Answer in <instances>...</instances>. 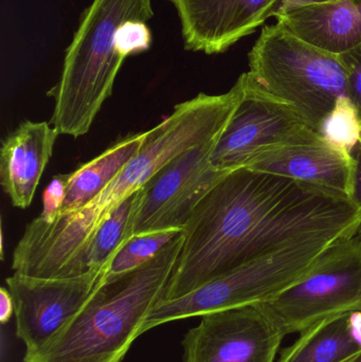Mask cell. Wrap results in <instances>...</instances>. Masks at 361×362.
<instances>
[{
    "label": "cell",
    "instance_id": "cell-26",
    "mask_svg": "<svg viewBox=\"0 0 361 362\" xmlns=\"http://www.w3.org/2000/svg\"><path fill=\"white\" fill-rule=\"evenodd\" d=\"M331 0H282L281 4L278 8L275 17L299 6H312V4H324Z\"/></svg>",
    "mask_w": 361,
    "mask_h": 362
},
{
    "label": "cell",
    "instance_id": "cell-12",
    "mask_svg": "<svg viewBox=\"0 0 361 362\" xmlns=\"http://www.w3.org/2000/svg\"><path fill=\"white\" fill-rule=\"evenodd\" d=\"M182 23L184 48L220 54L275 16L282 0H169Z\"/></svg>",
    "mask_w": 361,
    "mask_h": 362
},
{
    "label": "cell",
    "instance_id": "cell-11",
    "mask_svg": "<svg viewBox=\"0 0 361 362\" xmlns=\"http://www.w3.org/2000/svg\"><path fill=\"white\" fill-rule=\"evenodd\" d=\"M201 317L182 340L184 362H275L285 337L259 305Z\"/></svg>",
    "mask_w": 361,
    "mask_h": 362
},
{
    "label": "cell",
    "instance_id": "cell-20",
    "mask_svg": "<svg viewBox=\"0 0 361 362\" xmlns=\"http://www.w3.org/2000/svg\"><path fill=\"white\" fill-rule=\"evenodd\" d=\"M329 144L351 153L360 141L361 122L357 110L349 97L341 98L320 129Z\"/></svg>",
    "mask_w": 361,
    "mask_h": 362
},
{
    "label": "cell",
    "instance_id": "cell-6",
    "mask_svg": "<svg viewBox=\"0 0 361 362\" xmlns=\"http://www.w3.org/2000/svg\"><path fill=\"white\" fill-rule=\"evenodd\" d=\"M343 240L348 238H320L298 243L223 274L184 297L160 301L144 322L142 334L172 321L269 301L304 278Z\"/></svg>",
    "mask_w": 361,
    "mask_h": 362
},
{
    "label": "cell",
    "instance_id": "cell-17",
    "mask_svg": "<svg viewBox=\"0 0 361 362\" xmlns=\"http://www.w3.org/2000/svg\"><path fill=\"white\" fill-rule=\"evenodd\" d=\"M350 315L330 317L305 329L277 362H343L360 354L350 329Z\"/></svg>",
    "mask_w": 361,
    "mask_h": 362
},
{
    "label": "cell",
    "instance_id": "cell-19",
    "mask_svg": "<svg viewBox=\"0 0 361 362\" xmlns=\"http://www.w3.org/2000/svg\"><path fill=\"white\" fill-rule=\"evenodd\" d=\"M182 231L178 230H170L133 236L114 255L106 272L104 283L108 284L135 272L154 259Z\"/></svg>",
    "mask_w": 361,
    "mask_h": 362
},
{
    "label": "cell",
    "instance_id": "cell-25",
    "mask_svg": "<svg viewBox=\"0 0 361 362\" xmlns=\"http://www.w3.org/2000/svg\"><path fill=\"white\" fill-rule=\"evenodd\" d=\"M15 314L14 301L10 291L6 287L0 288V322L6 325Z\"/></svg>",
    "mask_w": 361,
    "mask_h": 362
},
{
    "label": "cell",
    "instance_id": "cell-18",
    "mask_svg": "<svg viewBox=\"0 0 361 362\" xmlns=\"http://www.w3.org/2000/svg\"><path fill=\"white\" fill-rule=\"evenodd\" d=\"M140 202V189L118 204L97 227L86 253L91 270L108 269L114 255L133 238V225Z\"/></svg>",
    "mask_w": 361,
    "mask_h": 362
},
{
    "label": "cell",
    "instance_id": "cell-7",
    "mask_svg": "<svg viewBox=\"0 0 361 362\" xmlns=\"http://www.w3.org/2000/svg\"><path fill=\"white\" fill-rule=\"evenodd\" d=\"M259 306L284 336L361 312L360 236L335 244L304 278Z\"/></svg>",
    "mask_w": 361,
    "mask_h": 362
},
{
    "label": "cell",
    "instance_id": "cell-22",
    "mask_svg": "<svg viewBox=\"0 0 361 362\" xmlns=\"http://www.w3.org/2000/svg\"><path fill=\"white\" fill-rule=\"evenodd\" d=\"M69 180L70 173L59 174L52 178L42 195V212L40 213V218L51 223L61 214L67 196Z\"/></svg>",
    "mask_w": 361,
    "mask_h": 362
},
{
    "label": "cell",
    "instance_id": "cell-15",
    "mask_svg": "<svg viewBox=\"0 0 361 362\" xmlns=\"http://www.w3.org/2000/svg\"><path fill=\"white\" fill-rule=\"evenodd\" d=\"M278 25L303 42L334 55L361 44V0H331L277 16Z\"/></svg>",
    "mask_w": 361,
    "mask_h": 362
},
{
    "label": "cell",
    "instance_id": "cell-2",
    "mask_svg": "<svg viewBox=\"0 0 361 362\" xmlns=\"http://www.w3.org/2000/svg\"><path fill=\"white\" fill-rule=\"evenodd\" d=\"M243 95L244 85L239 78L228 93H199L177 104L162 122L146 132L139 152L93 202L51 223L40 216L34 218L13 252L12 269L42 279L72 278L89 272L87 249L105 217L172 159L218 139Z\"/></svg>",
    "mask_w": 361,
    "mask_h": 362
},
{
    "label": "cell",
    "instance_id": "cell-21",
    "mask_svg": "<svg viewBox=\"0 0 361 362\" xmlns=\"http://www.w3.org/2000/svg\"><path fill=\"white\" fill-rule=\"evenodd\" d=\"M118 42L121 52L127 57L148 50L152 42V34L146 21H129L119 29Z\"/></svg>",
    "mask_w": 361,
    "mask_h": 362
},
{
    "label": "cell",
    "instance_id": "cell-13",
    "mask_svg": "<svg viewBox=\"0 0 361 362\" xmlns=\"http://www.w3.org/2000/svg\"><path fill=\"white\" fill-rule=\"evenodd\" d=\"M59 134L48 122L25 121L0 150V183L13 206L29 208Z\"/></svg>",
    "mask_w": 361,
    "mask_h": 362
},
{
    "label": "cell",
    "instance_id": "cell-1",
    "mask_svg": "<svg viewBox=\"0 0 361 362\" xmlns=\"http://www.w3.org/2000/svg\"><path fill=\"white\" fill-rule=\"evenodd\" d=\"M361 206L343 194L267 172H229L184 226V245L161 301L305 240L350 238Z\"/></svg>",
    "mask_w": 361,
    "mask_h": 362
},
{
    "label": "cell",
    "instance_id": "cell-10",
    "mask_svg": "<svg viewBox=\"0 0 361 362\" xmlns=\"http://www.w3.org/2000/svg\"><path fill=\"white\" fill-rule=\"evenodd\" d=\"M107 269L82 276L42 279L14 272L6 280L15 305L16 335L25 344V357L42 350L85 308L104 284Z\"/></svg>",
    "mask_w": 361,
    "mask_h": 362
},
{
    "label": "cell",
    "instance_id": "cell-5",
    "mask_svg": "<svg viewBox=\"0 0 361 362\" xmlns=\"http://www.w3.org/2000/svg\"><path fill=\"white\" fill-rule=\"evenodd\" d=\"M246 86L290 107L320 134L341 98L348 97V72L338 55L303 42L280 25L263 28L249 53Z\"/></svg>",
    "mask_w": 361,
    "mask_h": 362
},
{
    "label": "cell",
    "instance_id": "cell-9",
    "mask_svg": "<svg viewBox=\"0 0 361 362\" xmlns=\"http://www.w3.org/2000/svg\"><path fill=\"white\" fill-rule=\"evenodd\" d=\"M218 138L178 155L140 189L133 236L184 230L203 197L229 173L210 161Z\"/></svg>",
    "mask_w": 361,
    "mask_h": 362
},
{
    "label": "cell",
    "instance_id": "cell-24",
    "mask_svg": "<svg viewBox=\"0 0 361 362\" xmlns=\"http://www.w3.org/2000/svg\"><path fill=\"white\" fill-rule=\"evenodd\" d=\"M354 159L353 189L351 199L361 206V140L351 152Z\"/></svg>",
    "mask_w": 361,
    "mask_h": 362
},
{
    "label": "cell",
    "instance_id": "cell-8",
    "mask_svg": "<svg viewBox=\"0 0 361 362\" xmlns=\"http://www.w3.org/2000/svg\"><path fill=\"white\" fill-rule=\"evenodd\" d=\"M244 85L243 99L212 151L218 171L247 168L263 155L324 139L290 107Z\"/></svg>",
    "mask_w": 361,
    "mask_h": 362
},
{
    "label": "cell",
    "instance_id": "cell-28",
    "mask_svg": "<svg viewBox=\"0 0 361 362\" xmlns=\"http://www.w3.org/2000/svg\"><path fill=\"white\" fill-rule=\"evenodd\" d=\"M343 362H361V353Z\"/></svg>",
    "mask_w": 361,
    "mask_h": 362
},
{
    "label": "cell",
    "instance_id": "cell-3",
    "mask_svg": "<svg viewBox=\"0 0 361 362\" xmlns=\"http://www.w3.org/2000/svg\"><path fill=\"white\" fill-rule=\"evenodd\" d=\"M182 245V231L135 272L104 283L63 329L23 362H122L162 300Z\"/></svg>",
    "mask_w": 361,
    "mask_h": 362
},
{
    "label": "cell",
    "instance_id": "cell-16",
    "mask_svg": "<svg viewBox=\"0 0 361 362\" xmlns=\"http://www.w3.org/2000/svg\"><path fill=\"white\" fill-rule=\"evenodd\" d=\"M146 136V132L126 136L70 173L67 196L59 215L81 210L93 202L139 152Z\"/></svg>",
    "mask_w": 361,
    "mask_h": 362
},
{
    "label": "cell",
    "instance_id": "cell-27",
    "mask_svg": "<svg viewBox=\"0 0 361 362\" xmlns=\"http://www.w3.org/2000/svg\"><path fill=\"white\" fill-rule=\"evenodd\" d=\"M349 325L352 336L361 349V312L351 313Z\"/></svg>",
    "mask_w": 361,
    "mask_h": 362
},
{
    "label": "cell",
    "instance_id": "cell-4",
    "mask_svg": "<svg viewBox=\"0 0 361 362\" xmlns=\"http://www.w3.org/2000/svg\"><path fill=\"white\" fill-rule=\"evenodd\" d=\"M152 0H93L66 51L61 78L49 97L54 99L51 125L59 135L80 138L90 131L126 59L118 31L129 21L148 23Z\"/></svg>",
    "mask_w": 361,
    "mask_h": 362
},
{
    "label": "cell",
    "instance_id": "cell-23",
    "mask_svg": "<svg viewBox=\"0 0 361 362\" xmlns=\"http://www.w3.org/2000/svg\"><path fill=\"white\" fill-rule=\"evenodd\" d=\"M338 57L348 72V97L355 106L361 122V44Z\"/></svg>",
    "mask_w": 361,
    "mask_h": 362
},
{
    "label": "cell",
    "instance_id": "cell-14",
    "mask_svg": "<svg viewBox=\"0 0 361 362\" xmlns=\"http://www.w3.org/2000/svg\"><path fill=\"white\" fill-rule=\"evenodd\" d=\"M247 168L311 183L351 198L354 159L351 153L321 139L263 155Z\"/></svg>",
    "mask_w": 361,
    "mask_h": 362
},
{
    "label": "cell",
    "instance_id": "cell-29",
    "mask_svg": "<svg viewBox=\"0 0 361 362\" xmlns=\"http://www.w3.org/2000/svg\"><path fill=\"white\" fill-rule=\"evenodd\" d=\"M360 140H361V138H360Z\"/></svg>",
    "mask_w": 361,
    "mask_h": 362
}]
</instances>
